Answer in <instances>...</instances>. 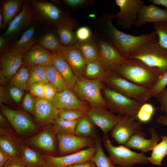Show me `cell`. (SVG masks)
<instances>
[{"instance_id": "1", "label": "cell", "mask_w": 167, "mask_h": 167, "mask_svg": "<svg viewBox=\"0 0 167 167\" xmlns=\"http://www.w3.org/2000/svg\"><path fill=\"white\" fill-rule=\"evenodd\" d=\"M115 18L113 14L103 12L95 21L93 27L94 35L111 43L127 58L140 45L157 37L154 31L138 36L122 32L113 23L112 20Z\"/></svg>"}, {"instance_id": "2", "label": "cell", "mask_w": 167, "mask_h": 167, "mask_svg": "<svg viewBox=\"0 0 167 167\" xmlns=\"http://www.w3.org/2000/svg\"><path fill=\"white\" fill-rule=\"evenodd\" d=\"M113 70L123 78L141 86L151 89L162 74L158 69L135 59H128Z\"/></svg>"}, {"instance_id": "3", "label": "cell", "mask_w": 167, "mask_h": 167, "mask_svg": "<svg viewBox=\"0 0 167 167\" xmlns=\"http://www.w3.org/2000/svg\"><path fill=\"white\" fill-rule=\"evenodd\" d=\"M128 59L139 60L158 69L162 74L167 71V50L159 44L157 36L139 46L130 55Z\"/></svg>"}, {"instance_id": "4", "label": "cell", "mask_w": 167, "mask_h": 167, "mask_svg": "<svg viewBox=\"0 0 167 167\" xmlns=\"http://www.w3.org/2000/svg\"><path fill=\"white\" fill-rule=\"evenodd\" d=\"M103 81L108 87L142 104L147 102L152 97L150 89L127 80L113 70L108 71Z\"/></svg>"}, {"instance_id": "5", "label": "cell", "mask_w": 167, "mask_h": 167, "mask_svg": "<svg viewBox=\"0 0 167 167\" xmlns=\"http://www.w3.org/2000/svg\"><path fill=\"white\" fill-rule=\"evenodd\" d=\"M73 89L79 98L88 103L92 108L107 109L105 100L101 93L105 86L101 79H90L84 76L77 77Z\"/></svg>"}, {"instance_id": "6", "label": "cell", "mask_w": 167, "mask_h": 167, "mask_svg": "<svg viewBox=\"0 0 167 167\" xmlns=\"http://www.w3.org/2000/svg\"><path fill=\"white\" fill-rule=\"evenodd\" d=\"M103 145L109 155V157L120 167H131L136 164L149 163L148 157L143 152L132 151L124 145H113L107 134L103 135Z\"/></svg>"}, {"instance_id": "7", "label": "cell", "mask_w": 167, "mask_h": 167, "mask_svg": "<svg viewBox=\"0 0 167 167\" xmlns=\"http://www.w3.org/2000/svg\"><path fill=\"white\" fill-rule=\"evenodd\" d=\"M102 90L108 108L120 115L136 119L138 111L142 104L108 87H105Z\"/></svg>"}, {"instance_id": "8", "label": "cell", "mask_w": 167, "mask_h": 167, "mask_svg": "<svg viewBox=\"0 0 167 167\" xmlns=\"http://www.w3.org/2000/svg\"><path fill=\"white\" fill-rule=\"evenodd\" d=\"M120 9L115 15L118 25L123 29H131L141 9L145 5L140 0H115Z\"/></svg>"}, {"instance_id": "9", "label": "cell", "mask_w": 167, "mask_h": 167, "mask_svg": "<svg viewBox=\"0 0 167 167\" xmlns=\"http://www.w3.org/2000/svg\"><path fill=\"white\" fill-rule=\"evenodd\" d=\"M96 151V146L87 148L78 152L60 156L42 155L48 167H67L92 160Z\"/></svg>"}, {"instance_id": "10", "label": "cell", "mask_w": 167, "mask_h": 167, "mask_svg": "<svg viewBox=\"0 0 167 167\" xmlns=\"http://www.w3.org/2000/svg\"><path fill=\"white\" fill-rule=\"evenodd\" d=\"M57 139L59 152L61 155L74 153L84 148L95 147L96 145L95 139L75 135H57Z\"/></svg>"}, {"instance_id": "11", "label": "cell", "mask_w": 167, "mask_h": 167, "mask_svg": "<svg viewBox=\"0 0 167 167\" xmlns=\"http://www.w3.org/2000/svg\"><path fill=\"white\" fill-rule=\"evenodd\" d=\"M98 59L108 71L126 62L128 58L124 57L111 43L98 37Z\"/></svg>"}, {"instance_id": "12", "label": "cell", "mask_w": 167, "mask_h": 167, "mask_svg": "<svg viewBox=\"0 0 167 167\" xmlns=\"http://www.w3.org/2000/svg\"><path fill=\"white\" fill-rule=\"evenodd\" d=\"M135 120L131 117L122 116L111 132V137L117 143L124 145L134 134L142 129L141 123Z\"/></svg>"}, {"instance_id": "13", "label": "cell", "mask_w": 167, "mask_h": 167, "mask_svg": "<svg viewBox=\"0 0 167 167\" xmlns=\"http://www.w3.org/2000/svg\"><path fill=\"white\" fill-rule=\"evenodd\" d=\"M52 102L59 110L74 109L88 112L92 108L88 103L81 100L73 90L68 88L58 92Z\"/></svg>"}, {"instance_id": "14", "label": "cell", "mask_w": 167, "mask_h": 167, "mask_svg": "<svg viewBox=\"0 0 167 167\" xmlns=\"http://www.w3.org/2000/svg\"><path fill=\"white\" fill-rule=\"evenodd\" d=\"M87 115L94 124L101 130L103 134H107L121 119L122 116L117 115L107 109L102 107L92 108Z\"/></svg>"}, {"instance_id": "15", "label": "cell", "mask_w": 167, "mask_h": 167, "mask_svg": "<svg viewBox=\"0 0 167 167\" xmlns=\"http://www.w3.org/2000/svg\"><path fill=\"white\" fill-rule=\"evenodd\" d=\"M1 112L18 133L31 132L36 128L31 119L23 112L4 107L1 108Z\"/></svg>"}, {"instance_id": "16", "label": "cell", "mask_w": 167, "mask_h": 167, "mask_svg": "<svg viewBox=\"0 0 167 167\" xmlns=\"http://www.w3.org/2000/svg\"><path fill=\"white\" fill-rule=\"evenodd\" d=\"M148 131L151 134V138H145V134L141 130L134 134L124 145L129 148H133L145 153L152 151L160 141V137L154 128H150Z\"/></svg>"}, {"instance_id": "17", "label": "cell", "mask_w": 167, "mask_h": 167, "mask_svg": "<svg viewBox=\"0 0 167 167\" xmlns=\"http://www.w3.org/2000/svg\"><path fill=\"white\" fill-rule=\"evenodd\" d=\"M33 11L31 7L24 2L21 11L9 23L3 36L6 39L11 37L29 26L33 19Z\"/></svg>"}, {"instance_id": "18", "label": "cell", "mask_w": 167, "mask_h": 167, "mask_svg": "<svg viewBox=\"0 0 167 167\" xmlns=\"http://www.w3.org/2000/svg\"><path fill=\"white\" fill-rule=\"evenodd\" d=\"M1 73L7 79H11L20 68L24 65L23 54L11 49H5L1 53Z\"/></svg>"}, {"instance_id": "19", "label": "cell", "mask_w": 167, "mask_h": 167, "mask_svg": "<svg viewBox=\"0 0 167 167\" xmlns=\"http://www.w3.org/2000/svg\"><path fill=\"white\" fill-rule=\"evenodd\" d=\"M60 51L76 76H83L87 62L80 51L74 45H62Z\"/></svg>"}, {"instance_id": "20", "label": "cell", "mask_w": 167, "mask_h": 167, "mask_svg": "<svg viewBox=\"0 0 167 167\" xmlns=\"http://www.w3.org/2000/svg\"><path fill=\"white\" fill-rule=\"evenodd\" d=\"M31 2L39 15L55 26L67 16L60 8L52 3L35 0L31 1Z\"/></svg>"}, {"instance_id": "21", "label": "cell", "mask_w": 167, "mask_h": 167, "mask_svg": "<svg viewBox=\"0 0 167 167\" xmlns=\"http://www.w3.org/2000/svg\"><path fill=\"white\" fill-rule=\"evenodd\" d=\"M160 21H167V9H162L152 4L144 5L139 12L134 25L140 27L146 23H154Z\"/></svg>"}, {"instance_id": "22", "label": "cell", "mask_w": 167, "mask_h": 167, "mask_svg": "<svg viewBox=\"0 0 167 167\" xmlns=\"http://www.w3.org/2000/svg\"><path fill=\"white\" fill-rule=\"evenodd\" d=\"M52 54L39 44H35L23 55L24 65L46 66L51 64Z\"/></svg>"}, {"instance_id": "23", "label": "cell", "mask_w": 167, "mask_h": 167, "mask_svg": "<svg viewBox=\"0 0 167 167\" xmlns=\"http://www.w3.org/2000/svg\"><path fill=\"white\" fill-rule=\"evenodd\" d=\"M55 134L52 128H46L34 136L24 139L22 142L26 145L53 152L56 149Z\"/></svg>"}, {"instance_id": "24", "label": "cell", "mask_w": 167, "mask_h": 167, "mask_svg": "<svg viewBox=\"0 0 167 167\" xmlns=\"http://www.w3.org/2000/svg\"><path fill=\"white\" fill-rule=\"evenodd\" d=\"M34 114L36 119L43 123H52L58 116L59 110L56 108L52 101L45 98L35 99Z\"/></svg>"}, {"instance_id": "25", "label": "cell", "mask_w": 167, "mask_h": 167, "mask_svg": "<svg viewBox=\"0 0 167 167\" xmlns=\"http://www.w3.org/2000/svg\"><path fill=\"white\" fill-rule=\"evenodd\" d=\"M51 64L53 65L61 75L67 88L73 90L77 77L65 59L61 51L52 52Z\"/></svg>"}, {"instance_id": "26", "label": "cell", "mask_w": 167, "mask_h": 167, "mask_svg": "<svg viewBox=\"0 0 167 167\" xmlns=\"http://www.w3.org/2000/svg\"><path fill=\"white\" fill-rule=\"evenodd\" d=\"M76 19L67 16L56 26V32L63 45H74L78 41L74 30L79 25Z\"/></svg>"}, {"instance_id": "27", "label": "cell", "mask_w": 167, "mask_h": 167, "mask_svg": "<svg viewBox=\"0 0 167 167\" xmlns=\"http://www.w3.org/2000/svg\"><path fill=\"white\" fill-rule=\"evenodd\" d=\"M21 144L9 134L6 129L0 128V149L10 157L20 153Z\"/></svg>"}, {"instance_id": "28", "label": "cell", "mask_w": 167, "mask_h": 167, "mask_svg": "<svg viewBox=\"0 0 167 167\" xmlns=\"http://www.w3.org/2000/svg\"><path fill=\"white\" fill-rule=\"evenodd\" d=\"M20 154L26 167H48L42 156L25 144H21Z\"/></svg>"}, {"instance_id": "29", "label": "cell", "mask_w": 167, "mask_h": 167, "mask_svg": "<svg viewBox=\"0 0 167 167\" xmlns=\"http://www.w3.org/2000/svg\"><path fill=\"white\" fill-rule=\"evenodd\" d=\"M73 45L80 51L87 62L98 59V37L95 35L87 41H77Z\"/></svg>"}, {"instance_id": "30", "label": "cell", "mask_w": 167, "mask_h": 167, "mask_svg": "<svg viewBox=\"0 0 167 167\" xmlns=\"http://www.w3.org/2000/svg\"><path fill=\"white\" fill-rule=\"evenodd\" d=\"M36 30L32 26L27 29L20 38L11 48L14 51L24 54L35 44L34 35Z\"/></svg>"}, {"instance_id": "31", "label": "cell", "mask_w": 167, "mask_h": 167, "mask_svg": "<svg viewBox=\"0 0 167 167\" xmlns=\"http://www.w3.org/2000/svg\"><path fill=\"white\" fill-rule=\"evenodd\" d=\"M75 135L94 139L99 136L96 125L88 115L78 120L75 128Z\"/></svg>"}, {"instance_id": "32", "label": "cell", "mask_w": 167, "mask_h": 167, "mask_svg": "<svg viewBox=\"0 0 167 167\" xmlns=\"http://www.w3.org/2000/svg\"><path fill=\"white\" fill-rule=\"evenodd\" d=\"M108 71L98 59L87 62L84 76L86 79H101L102 81L106 76Z\"/></svg>"}, {"instance_id": "33", "label": "cell", "mask_w": 167, "mask_h": 167, "mask_svg": "<svg viewBox=\"0 0 167 167\" xmlns=\"http://www.w3.org/2000/svg\"><path fill=\"white\" fill-rule=\"evenodd\" d=\"M78 120H68L58 116L52 122L53 124L52 129L54 133L57 135H75V128Z\"/></svg>"}, {"instance_id": "34", "label": "cell", "mask_w": 167, "mask_h": 167, "mask_svg": "<svg viewBox=\"0 0 167 167\" xmlns=\"http://www.w3.org/2000/svg\"><path fill=\"white\" fill-rule=\"evenodd\" d=\"M22 2L19 0H8L4 2L2 11L3 26H6L17 15L22 5Z\"/></svg>"}, {"instance_id": "35", "label": "cell", "mask_w": 167, "mask_h": 167, "mask_svg": "<svg viewBox=\"0 0 167 167\" xmlns=\"http://www.w3.org/2000/svg\"><path fill=\"white\" fill-rule=\"evenodd\" d=\"M162 140L158 143L152 150L148 161L153 165L160 166L164 158L167 155V136H161Z\"/></svg>"}, {"instance_id": "36", "label": "cell", "mask_w": 167, "mask_h": 167, "mask_svg": "<svg viewBox=\"0 0 167 167\" xmlns=\"http://www.w3.org/2000/svg\"><path fill=\"white\" fill-rule=\"evenodd\" d=\"M45 67L48 81L56 88L58 92L68 88L63 77L53 65L50 64Z\"/></svg>"}, {"instance_id": "37", "label": "cell", "mask_w": 167, "mask_h": 167, "mask_svg": "<svg viewBox=\"0 0 167 167\" xmlns=\"http://www.w3.org/2000/svg\"><path fill=\"white\" fill-rule=\"evenodd\" d=\"M96 151L92 160L96 167H116L115 164L105 153L102 146V139L98 136L96 139Z\"/></svg>"}, {"instance_id": "38", "label": "cell", "mask_w": 167, "mask_h": 167, "mask_svg": "<svg viewBox=\"0 0 167 167\" xmlns=\"http://www.w3.org/2000/svg\"><path fill=\"white\" fill-rule=\"evenodd\" d=\"M29 75L28 83V87L36 83L43 84L49 83L47 79L45 66H28Z\"/></svg>"}, {"instance_id": "39", "label": "cell", "mask_w": 167, "mask_h": 167, "mask_svg": "<svg viewBox=\"0 0 167 167\" xmlns=\"http://www.w3.org/2000/svg\"><path fill=\"white\" fill-rule=\"evenodd\" d=\"M37 42L38 44L51 53L60 51L62 45L59 38L53 33L44 35Z\"/></svg>"}, {"instance_id": "40", "label": "cell", "mask_w": 167, "mask_h": 167, "mask_svg": "<svg viewBox=\"0 0 167 167\" xmlns=\"http://www.w3.org/2000/svg\"><path fill=\"white\" fill-rule=\"evenodd\" d=\"M26 66L23 65L21 66L11 79L10 83L11 86L19 87L24 90L27 89L29 72L28 67Z\"/></svg>"}, {"instance_id": "41", "label": "cell", "mask_w": 167, "mask_h": 167, "mask_svg": "<svg viewBox=\"0 0 167 167\" xmlns=\"http://www.w3.org/2000/svg\"><path fill=\"white\" fill-rule=\"evenodd\" d=\"M156 111L152 104L147 102L143 104L138 111L136 119L141 123H148L152 119Z\"/></svg>"}, {"instance_id": "42", "label": "cell", "mask_w": 167, "mask_h": 167, "mask_svg": "<svg viewBox=\"0 0 167 167\" xmlns=\"http://www.w3.org/2000/svg\"><path fill=\"white\" fill-rule=\"evenodd\" d=\"M153 28L157 34L159 44L167 50V21L155 23Z\"/></svg>"}, {"instance_id": "43", "label": "cell", "mask_w": 167, "mask_h": 167, "mask_svg": "<svg viewBox=\"0 0 167 167\" xmlns=\"http://www.w3.org/2000/svg\"><path fill=\"white\" fill-rule=\"evenodd\" d=\"M88 113V112L81 110L64 109L59 110L58 116L63 119L76 121L87 116Z\"/></svg>"}, {"instance_id": "44", "label": "cell", "mask_w": 167, "mask_h": 167, "mask_svg": "<svg viewBox=\"0 0 167 167\" xmlns=\"http://www.w3.org/2000/svg\"><path fill=\"white\" fill-rule=\"evenodd\" d=\"M167 85V71L162 74L151 89L152 97L157 98Z\"/></svg>"}, {"instance_id": "45", "label": "cell", "mask_w": 167, "mask_h": 167, "mask_svg": "<svg viewBox=\"0 0 167 167\" xmlns=\"http://www.w3.org/2000/svg\"><path fill=\"white\" fill-rule=\"evenodd\" d=\"M78 41H84L90 39L92 36L90 29L87 26H82L78 28L75 31Z\"/></svg>"}, {"instance_id": "46", "label": "cell", "mask_w": 167, "mask_h": 167, "mask_svg": "<svg viewBox=\"0 0 167 167\" xmlns=\"http://www.w3.org/2000/svg\"><path fill=\"white\" fill-rule=\"evenodd\" d=\"M63 2L67 6L75 8L89 6L93 4V1L89 0H64Z\"/></svg>"}, {"instance_id": "47", "label": "cell", "mask_w": 167, "mask_h": 167, "mask_svg": "<svg viewBox=\"0 0 167 167\" xmlns=\"http://www.w3.org/2000/svg\"><path fill=\"white\" fill-rule=\"evenodd\" d=\"M23 105L26 110L34 113L35 106V99L31 95L27 93L24 97Z\"/></svg>"}, {"instance_id": "48", "label": "cell", "mask_w": 167, "mask_h": 167, "mask_svg": "<svg viewBox=\"0 0 167 167\" xmlns=\"http://www.w3.org/2000/svg\"><path fill=\"white\" fill-rule=\"evenodd\" d=\"M31 93L36 97L45 98L44 84L36 83L31 85L29 87Z\"/></svg>"}, {"instance_id": "49", "label": "cell", "mask_w": 167, "mask_h": 167, "mask_svg": "<svg viewBox=\"0 0 167 167\" xmlns=\"http://www.w3.org/2000/svg\"><path fill=\"white\" fill-rule=\"evenodd\" d=\"M4 167H26V165L21 156H16L10 157L6 162Z\"/></svg>"}, {"instance_id": "50", "label": "cell", "mask_w": 167, "mask_h": 167, "mask_svg": "<svg viewBox=\"0 0 167 167\" xmlns=\"http://www.w3.org/2000/svg\"><path fill=\"white\" fill-rule=\"evenodd\" d=\"M44 89L45 99L52 101L58 92L57 89L49 83L44 84Z\"/></svg>"}, {"instance_id": "51", "label": "cell", "mask_w": 167, "mask_h": 167, "mask_svg": "<svg viewBox=\"0 0 167 167\" xmlns=\"http://www.w3.org/2000/svg\"><path fill=\"white\" fill-rule=\"evenodd\" d=\"M157 98L160 104L161 111L167 116V88L162 91Z\"/></svg>"}, {"instance_id": "52", "label": "cell", "mask_w": 167, "mask_h": 167, "mask_svg": "<svg viewBox=\"0 0 167 167\" xmlns=\"http://www.w3.org/2000/svg\"><path fill=\"white\" fill-rule=\"evenodd\" d=\"M24 90L14 86H11L9 88L10 95L13 99L16 102H19L22 98Z\"/></svg>"}, {"instance_id": "53", "label": "cell", "mask_w": 167, "mask_h": 167, "mask_svg": "<svg viewBox=\"0 0 167 167\" xmlns=\"http://www.w3.org/2000/svg\"><path fill=\"white\" fill-rule=\"evenodd\" d=\"M67 167H96L95 163L92 160L69 166Z\"/></svg>"}, {"instance_id": "54", "label": "cell", "mask_w": 167, "mask_h": 167, "mask_svg": "<svg viewBox=\"0 0 167 167\" xmlns=\"http://www.w3.org/2000/svg\"><path fill=\"white\" fill-rule=\"evenodd\" d=\"M10 157L7 154L0 149V167H4L6 162Z\"/></svg>"}, {"instance_id": "55", "label": "cell", "mask_w": 167, "mask_h": 167, "mask_svg": "<svg viewBox=\"0 0 167 167\" xmlns=\"http://www.w3.org/2000/svg\"><path fill=\"white\" fill-rule=\"evenodd\" d=\"M7 119L2 114H0V128L7 129L9 127V125Z\"/></svg>"}, {"instance_id": "56", "label": "cell", "mask_w": 167, "mask_h": 167, "mask_svg": "<svg viewBox=\"0 0 167 167\" xmlns=\"http://www.w3.org/2000/svg\"><path fill=\"white\" fill-rule=\"evenodd\" d=\"M148 1L155 5L162 6L167 9V0H150Z\"/></svg>"}, {"instance_id": "57", "label": "cell", "mask_w": 167, "mask_h": 167, "mask_svg": "<svg viewBox=\"0 0 167 167\" xmlns=\"http://www.w3.org/2000/svg\"><path fill=\"white\" fill-rule=\"evenodd\" d=\"M156 121L159 124L167 126V116H160L156 119Z\"/></svg>"}, {"instance_id": "58", "label": "cell", "mask_w": 167, "mask_h": 167, "mask_svg": "<svg viewBox=\"0 0 167 167\" xmlns=\"http://www.w3.org/2000/svg\"><path fill=\"white\" fill-rule=\"evenodd\" d=\"M6 39L2 36H0V51L1 53L5 49L6 45Z\"/></svg>"}, {"instance_id": "59", "label": "cell", "mask_w": 167, "mask_h": 167, "mask_svg": "<svg viewBox=\"0 0 167 167\" xmlns=\"http://www.w3.org/2000/svg\"><path fill=\"white\" fill-rule=\"evenodd\" d=\"M3 26V16L2 11L0 12V28L2 29Z\"/></svg>"}]
</instances>
